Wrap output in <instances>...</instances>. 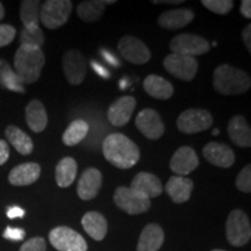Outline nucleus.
Masks as SVG:
<instances>
[{
	"mask_svg": "<svg viewBox=\"0 0 251 251\" xmlns=\"http://www.w3.org/2000/svg\"><path fill=\"white\" fill-rule=\"evenodd\" d=\"M193 181L180 176H172L165 185V191L176 203H184L191 198Z\"/></svg>",
	"mask_w": 251,
	"mask_h": 251,
	"instance_id": "22",
	"label": "nucleus"
},
{
	"mask_svg": "<svg viewBox=\"0 0 251 251\" xmlns=\"http://www.w3.org/2000/svg\"><path fill=\"white\" fill-rule=\"evenodd\" d=\"M47 244L45 238L33 237L21 246L19 251H46Z\"/></svg>",
	"mask_w": 251,
	"mask_h": 251,
	"instance_id": "37",
	"label": "nucleus"
},
{
	"mask_svg": "<svg viewBox=\"0 0 251 251\" xmlns=\"http://www.w3.org/2000/svg\"><path fill=\"white\" fill-rule=\"evenodd\" d=\"M202 155L207 162L218 168H230L235 163V153L227 144L209 142L202 149Z\"/></svg>",
	"mask_w": 251,
	"mask_h": 251,
	"instance_id": "16",
	"label": "nucleus"
},
{
	"mask_svg": "<svg viewBox=\"0 0 251 251\" xmlns=\"http://www.w3.org/2000/svg\"><path fill=\"white\" fill-rule=\"evenodd\" d=\"M213 117L207 109L191 108L181 113L177 119V128L183 134H197L209 129Z\"/></svg>",
	"mask_w": 251,
	"mask_h": 251,
	"instance_id": "6",
	"label": "nucleus"
},
{
	"mask_svg": "<svg viewBox=\"0 0 251 251\" xmlns=\"http://www.w3.org/2000/svg\"><path fill=\"white\" fill-rule=\"evenodd\" d=\"M5 17V8H4V5L0 2V20H2Z\"/></svg>",
	"mask_w": 251,
	"mask_h": 251,
	"instance_id": "46",
	"label": "nucleus"
},
{
	"mask_svg": "<svg viewBox=\"0 0 251 251\" xmlns=\"http://www.w3.org/2000/svg\"><path fill=\"white\" fill-rule=\"evenodd\" d=\"M236 187L243 193L251 192V165H247L241 170L236 178Z\"/></svg>",
	"mask_w": 251,
	"mask_h": 251,
	"instance_id": "35",
	"label": "nucleus"
},
{
	"mask_svg": "<svg viewBox=\"0 0 251 251\" xmlns=\"http://www.w3.org/2000/svg\"><path fill=\"white\" fill-rule=\"evenodd\" d=\"M213 86L216 92L224 96H238L250 89L251 79L241 69L222 64L214 70Z\"/></svg>",
	"mask_w": 251,
	"mask_h": 251,
	"instance_id": "3",
	"label": "nucleus"
},
{
	"mask_svg": "<svg viewBox=\"0 0 251 251\" xmlns=\"http://www.w3.org/2000/svg\"><path fill=\"white\" fill-rule=\"evenodd\" d=\"M201 4L215 14H228L234 7L233 0H202Z\"/></svg>",
	"mask_w": 251,
	"mask_h": 251,
	"instance_id": "34",
	"label": "nucleus"
},
{
	"mask_svg": "<svg viewBox=\"0 0 251 251\" xmlns=\"http://www.w3.org/2000/svg\"><path fill=\"white\" fill-rule=\"evenodd\" d=\"M91 65H92L93 70L96 71L97 74H98L100 77L105 78V79H107V78H109V72H108L107 70H106V69L103 68L102 65H100L99 63L92 61V62H91Z\"/></svg>",
	"mask_w": 251,
	"mask_h": 251,
	"instance_id": "41",
	"label": "nucleus"
},
{
	"mask_svg": "<svg viewBox=\"0 0 251 251\" xmlns=\"http://www.w3.org/2000/svg\"><path fill=\"white\" fill-rule=\"evenodd\" d=\"M101 55L102 57L109 63V64L113 65V67H120V62H119V59L115 57L114 55H112L108 50H102Z\"/></svg>",
	"mask_w": 251,
	"mask_h": 251,
	"instance_id": "43",
	"label": "nucleus"
},
{
	"mask_svg": "<svg viewBox=\"0 0 251 251\" xmlns=\"http://www.w3.org/2000/svg\"><path fill=\"white\" fill-rule=\"evenodd\" d=\"M180 2H183V1H180V0H178V1H153V4H172V5H175V4H180Z\"/></svg>",
	"mask_w": 251,
	"mask_h": 251,
	"instance_id": "45",
	"label": "nucleus"
},
{
	"mask_svg": "<svg viewBox=\"0 0 251 251\" xmlns=\"http://www.w3.org/2000/svg\"><path fill=\"white\" fill-rule=\"evenodd\" d=\"M51 246L58 251H87L86 241L74 229L59 226L49 233Z\"/></svg>",
	"mask_w": 251,
	"mask_h": 251,
	"instance_id": "7",
	"label": "nucleus"
},
{
	"mask_svg": "<svg viewBox=\"0 0 251 251\" xmlns=\"http://www.w3.org/2000/svg\"><path fill=\"white\" fill-rule=\"evenodd\" d=\"M242 39H243L244 46H246L247 49L250 51L251 50V25H248V26L243 29Z\"/></svg>",
	"mask_w": 251,
	"mask_h": 251,
	"instance_id": "42",
	"label": "nucleus"
},
{
	"mask_svg": "<svg viewBox=\"0 0 251 251\" xmlns=\"http://www.w3.org/2000/svg\"><path fill=\"white\" fill-rule=\"evenodd\" d=\"M212 251H225V250H212Z\"/></svg>",
	"mask_w": 251,
	"mask_h": 251,
	"instance_id": "49",
	"label": "nucleus"
},
{
	"mask_svg": "<svg viewBox=\"0 0 251 251\" xmlns=\"http://www.w3.org/2000/svg\"><path fill=\"white\" fill-rule=\"evenodd\" d=\"M0 87L19 93L26 92L24 84L5 59H0Z\"/></svg>",
	"mask_w": 251,
	"mask_h": 251,
	"instance_id": "31",
	"label": "nucleus"
},
{
	"mask_svg": "<svg viewBox=\"0 0 251 251\" xmlns=\"http://www.w3.org/2000/svg\"><path fill=\"white\" fill-rule=\"evenodd\" d=\"M164 243V231L161 226L150 224L146 226L140 235L137 251H158Z\"/></svg>",
	"mask_w": 251,
	"mask_h": 251,
	"instance_id": "23",
	"label": "nucleus"
},
{
	"mask_svg": "<svg viewBox=\"0 0 251 251\" xmlns=\"http://www.w3.org/2000/svg\"><path fill=\"white\" fill-rule=\"evenodd\" d=\"M136 108V100L130 96H124L109 106L107 112L108 121L115 127H122L129 122Z\"/></svg>",
	"mask_w": 251,
	"mask_h": 251,
	"instance_id": "14",
	"label": "nucleus"
},
{
	"mask_svg": "<svg viewBox=\"0 0 251 251\" xmlns=\"http://www.w3.org/2000/svg\"><path fill=\"white\" fill-rule=\"evenodd\" d=\"M5 135L8 142L14 147L19 153L26 156L33 152V141H31L29 135H27L20 128L15 127V126H8L5 130Z\"/></svg>",
	"mask_w": 251,
	"mask_h": 251,
	"instance_id": "28",
	"label": "nucleus"
},
{
	"mask_svg": "<svg viewBox=\"0 0 251 251\" xmlns=\"http://www.w3.org/2000/svg\"><path fill=\"white\" fill-rule=\"evenodd\" d=\"M119 52L126 61L133 64H144L151 58V52L144 42L135 36L126 35L119 41Z\"/></svg>",
	"mask_w": 251,
	"mask_h": 251,
	"instance_id": "12",
	"label": "nucleus"
},
{
	"mask_svg": "<svg viewBox=\"0 0 251 251\" xmlns=\"http://www.w3.org/2000/svg\"><path fill=\"white\" fill-rule=\"evenodd\" d=\"M226 235L228 242L234 247H243L250 241L251 227L246 213L234 209L228 215L226 222Z\"/></svg>",
	"mask_w": 251,
	"mask_h": 251,
	"instance_id": "5",
	"label": "nucleus"
},
{
	"mask_svg": "<svg viewBox=\"0 0 251 251\" xmlns=\"http://www.w3.org/2000/svg\"><path fill=\"white\" fill-rule=\"evenodd\" d=\"M240 11L246 19L251 18V1L250 0H243V1L241 2Z\"/></svg>",
	"mask_w": 251,
	"mask_h": 251,
	"instance_id": "44",
	"label": "nucleus"
},
{
	"mask_svg": "<svg viewBox=\"0 0 251 251\" xmlns=\"http://www.w3.org/2000/svg\"><path fill=\"white\" fill-rule=\"evenodd\" d=\"M227 130L234 144L241 148H250L251 130L246 118L242 115H235L229 120Z\"/></svg>",
	"mask_w": 251,
	"mask_h": 251,
	"instance_id": "21",
	"label": "nucleus"
},
{
	"mask_svg": "<svg viewBox=\"0 0 251 251\" xmlns=\"http://www.w3.org/2000/svg\"><path fill=\"white\" fill-rule=\"evenodd\" d=\"M102 152L106 161L118 169H130L139 162V147L124 134H111L103 140Z\"/></svg>",
	"mask_w": 251,
	"mask_h": 251,
	"instance_id": "1",
	"label": "nucleus"
},
{
	"mask_svg": "<svg viewBox=\"0 0 251 251\" xmlns=\"http://www.w3.org/2000/svg\"><path fill=\"white\" fill-rule=\"evenodd\" d=\"M102 184V175L98 169H86L77 185V194L81 200H91L97 197Z\"/></svg>",
	"mask_w": 251,
	"mask_h": 251,
	"instance_id": "17",
	"label": "nucleus"
},
{
	"mask_svg": "<svg viewBox=\"0 0 251 251\" xmlns=\"http://www.w3.org/2000/svg\"><path fill=\"white\" fill-rule=\"evenodd\" d=\"M25 215V211L20 207H9L7 209V216L9 219H18V218H23Z\"/></svg>",
	"mask_w": 251,
	"mask_h": 251,
	"instance_id": "40",
	"label": "nucleus"
},
{
	"mask_svg": "<svg viewBox=\"0 0 251 251\" xmlns=\"http://www.w3.org/2000/svg\"><path fill=\"white\" fill-rule=\"evenodd\" d=\"M21 46H30L41 48L45 43V34L40 26L24 27L20 34Z\"/></svg>",
	"mask_w": 251,
	"mask_h": 251,
	"instance_id": "33",
	"label": "nucleus"
},
{
	"mask_svg": "<svg viewBox=\"0 0 251 251\" xmlns=\"http://www.w3.org/2000/svg\"><path fill=\"white\" fill-rule=\"evenodd\" d=\"M216 134H219V129H214V130H213V135H216Z\"/></svg>",
	"mask_w": 251,
	"mask_h": 251,
	"instance_id": "48",
	"label": "nucleus"
},
{
	"mask_svg": "<svg viewBox=\"0 0 251 251\" xmlns=\"http://www.w3.org/2000/svg\"><path fill=\"white\" fill-rule=\"evenodd\" d=\"M163 65L171 76L184 81L193 80L199 68L198 61L194 57L177 54L166 56Z\"/></svg>",
	"mask_w": 251,
	"mask_h": 251,
	"instance_id": "10",
	"label": "nucleus"
},
{
	"mask_svg": "<svg viewBox=\"0 0 251 251\" xmlns=\"http://www.w3.org/2000/svg\"><path fill=\"white\" fill-rule=\"evenodd\" d=\"M26 122L34 133H42L48 125V115L40 100H31L26 107Z\"/></svg>",
	"mask_w": 251,
	"mask_h": 251,
	"instance_id": "25",
	"label": "nucleus"
},
{
	"mask_svg": "<svg viewBox=\"0 0 251 251\" xmlns=\"http://www.w3.org/2000/svg\"><path fill=\"white\" fill-rule=\"evenodd\" d=\"M87 63L79 50L70 49L63 56V71L69 84L79 85L86 77Z\"/></svg>",
	"mask_w": 251,
	"mask_h": 251,
	"instance_id": "11",
	"label": "nucleus"
},
{
	"mask_svg": "<svg viewBox=\"0 0 251 251\" xmlns=\"http://www.w3.org/2000/svg\"><path fill=\"white\" fill-rule=\"evenodd\" d=\"M144 91L150 97L159 100H168L174 96L175 89L170 81L164 79L163 77L150 75L143 81Z\"/></svg>",
	"mask_w": 251,
	"mask_h": 251,
	"instance_id": "26",
	"label": "nucleus"
},
{
	"mask_svg": "<svg viewBox=\"0 0 251 251\" xmlns=\"http://www.w3.org/2000/svg\"><path fill=\"white\" fill-rule=\"evenodd\" d=\"M81 225L89 236L96 241H102L107 235V220L98 212L86 213L81 219Z\"/></svg>",
	"mask_w": 251,
	"mask_h": 251,
	"instance_id": "24",
	"label": "nucleus"
},
{
	"mask_svg": "<svg viewBox=\"0 0 251 251\" xmlns=\"http://www.w3.org/2000/svg\"><path fill=\"white\" fill-rule=\"evenodd\" d=\"M114 202L119 208L130 215H137L150 208V199L135 192L130 187L120 186L114 193Z\"/></svg>",
	"mask_w": 251,
	"mask_h": 251,
	"instance_id": "9",
	"label": "nucleus"
},
{
	"mask_svg": "<svg viewBox=\"0 0 251 251\" xmlns=\"http://www.w3.org/2000/svg\"><path fill=\"white\" fill-rule=\"evenodd\" d=\"M126 86H127V80H126V78H124V79L120 81V89L125 90Z\"/></svg>",
	"mask_w": 251,
	"mask_h": 251,
	"instance_id": "47",
	"label": "nucleus"
},
{
	"mask_svg": "<svg viewBox=\"0 0 251 251\" xmlns=\"http://www.w3.org/2000/svg\"><path fill=\"white\" fill-rule=\"evenodd\" d=\"M77 176V163L72 157H64L56 166L55 178L59 187H69Z\"/></svg>",
	"mask_w": 251,
	"mask_h": 251,
	"instance_id": "29",
	"label": "nucleus"
},
{
	"mask_svg": "<svg viewBox=\"0 0 251 251\" xmlns=\"http://www.w3.org/2000/svg\"><path fill=\"white\" fill-rule=\"evenodd\" d=\"M17 35V29L11 25H0V48L11 45Z\"/></svg>",
	"mask_w": 251,
	"mask_h": 251,
	"instance_id": "36",
	"label": "nucleus"
},
{
	"mask_svg": "<svg viewBox=\"0 0 251 251\" xmlns=\"http://www.w3.org/2000/svg\"><path fill=\"white\" fill-rule=\"evenodd\" d=\"M199 165V158L197 152L191 147H180L172 156L170 161V169L177 176L184 177L196 170Z\"/></svg>",
	"mask_w": 251,
	"mask_h": 251,
	"instance_id": "15",
	"label": "nucleus"
},
{
	"mask_svg": "<svg viewBox=\"0 0 251 251\" xmlns=\"http://www.w3.org/2000/svg\"><path fill=\"white\" fill-rule=\"evenodd\" d=\"M170 49L172 54L194 57L208 52L211 46L208 41L199 35L179 34L171 40Z\"/></svg>",
	"mask_w": 251,
	"mask_h": 251,
	"instance_id": "8",
	"label": "nucleus"
},
{
	"mask_svg": "<svg viewBox=\"0 0 251 251\" xmlns=\"http://www.w3.org/2000/svg\"><path fill=\"white\" fill-rule=\"evenodd\" d=\"M114 0H89L81 1L77 7V14L85 23H96L102 17L103 11L108 5L114 4Z\"/></svg>",
	"mask_w": 251,
	"mask_h": 251,
	"instance_id": "27",
	"label": "nucleus"
},
{
	"mask_svg": "<svg viewBox=\"0 0 251 251\" xmlns=\"http://www.w3.org/2000/svg\"><path fill=\"white\" fill-rule=\"evenodd\" d=\"M9 157V147L6 141L0 140V165H4Z\"/></svg>",
	"mask_w": 251,
	"mask_h": 251,
	"instance_id": "39",
	"label": "nucleus"
},
{
	"mask_svg": "<svg viewBox=\"0 0 251 251\" xmlns=\"http://www.w3.org/2000/svg\"><path fill=\"white\" fill-rule=\"evenodd\" d=\"M40 6L37 0H24L20 5V19L24 27L39 26L40 23Z\"/></svg>",
	"mask_w": 251,
	"mask_h": 251,
	"instance_id": "32",
	"label": "nucleus"
},
{
	"mask_svg": "<svg viewBox=\"0 0 251 251\" xmlns=\"http://www.w3.org/2000/svg\"><path fill=\"white\" fill-rule=\"evenodd\" d=\"M2 235H4V237L6 238V240L21 241V240H24V237H25V235H26V233H25L24 229H21V228L7 227Z\"/></svg>",
	"mask_w": 251,
	"mask_h": 251,
	"instance_id": "38",
	"label": "nucleus"
},
{
	"mask_svg": "<svg viewBox=\"0 0 251 251\" xmlns=\"http://www.w3.org/2000/svg\"><path fill=\"white\" fill-rule=\"evenodd\" d=\"M71 11L70 0H47L40 7V20L48 29H57L67 24Z\"/></svg>",
	"mask_w": 251,
	"mask_h": 251,
	"instance_id": "4",
	"label": "nucleus"
},
{
	"mask_svg": "<svg viewBox=\"0 0 251 251\" xmlns=\"http://www.w3.org/2000/svg\"><path fill=\"white\" fill-rule=\"evenodd\" d=\"M90 126L86 121L78 119V120L72 121L70 126L67 128V130L63 134L62 140L63 143L68 147H74L81 142L86 137L89 133Z\"/></svg>",
	"mask_w": 251,
	"mask_h": 251,
	"instance_id": "30",
	"label": "nucleus"
},
{
	"mask_svg": "<svg viewBox=\"0 0 251 251\" xmlns=\"http://www.w3.org/2000/svg\"><path fill=\"white\" fill-rule=\"evenodd\" d=\"M194 13L188 8L171 9V11L163 12L158 18V25L164 29L176 30L186 27L192 23Z\"/></svg>",
	"mask_w": 251,
	"mask_h": 251,
	"instance_id": "20",
	"label": "nucleus"
},
{
	"mask_svg": "<svg viewBox=\"0 0 251 251\" xmlns=\"http://www.w3.org/2000/svg\"><path fill=\"white\" fill-rule=\"evenodd\" d=\"M130 188L148 199L158 197L163 192L161 180L150 172H139L131 181Z\"/></svg>",
	"mask_w": 251,
	"mask_h": 251,
	"instance_id": "18",
	"label": "nucleus"
},
{
	"mask_svg": "<svg viewBox=\"0 0 251 251\" xmlns=\"http://www.w3.org/2000/svg\"><path fill=\"white\" fill-rule=\"evenodd\" d=\"M41 166L37 163H24L15 166L8 175L9 184L14 186H28L40 178Z\"/></svg>",
	"mask_w": 251,
	"mask_h": 251,
	"instance_id": "19",
	"label": "nucleus"
},
{
	"mask_svg": "<svg viewBox=\"0 0 251 251\" xmlns=\"http://www.w3.org/2000/svg\"><path fill=\"white\" fill-rule=\"evenodd\" d=\"M45 63L41 48L20 46L14 55V72L23 84H33L40 78Z\"/></svg>",
	"mask_w": 251,
	"mask_h": 251,
	"instance_id": "2",
	"label": "nucleus"
},
{
	"mask_svg": "<svg viewBox=\"0 0 251 251\" xmlns=\"http://www.w3.org/2000/svg\"><path fill=\"white\" fill-rule=\"evenodd\" d=\"M135 125H136L137 129L149 140L161 139L165 130L164 124H163L159 114L151 108L142 109L137 114Z\"/></svg>",
	"mask_w": 251,
	"mask_h": 251,
	"instance_id": "13",
	"label": "nucleus"
}]
</instances>
